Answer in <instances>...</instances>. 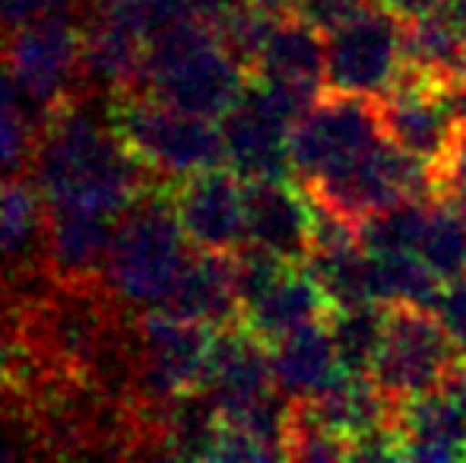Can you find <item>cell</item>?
Returning a JSON list of instances; mask_svg holds the SVG:
<instances>
[{"instance_id": "obj_32", "label": "cell", "mask_w": 466, "mask_h": 463, "mask_svg": "<svg viewBox=\"0 0 466 463\" xmlns=\"http://www.w3.org/2000/svg\"><path fill=\"white\" fill-rule=\"evenodd\" d=\"M356 4H365V0H356Z\"/></svg>"}, {"instance_id": "obj_13", "label": "cell", "mask_w": 466, "mask_h": 463, "mask_svg": "<svg viewBox=\"0 0 466 463\" xmlns=\"http://www.w3.org/2000/svg\"><path fill=\"white\" fill-rule=\"evenodd\" d=\"M314 204L301 185L258 181L248 185V245L277 254L289 264H305L311 254Z\"/></svg>"}, {"instance_id": "obj_30", "label": "cell", "mask_w": 466, "mask_h": 463, "mask_svg": "<svg viewBox=\"0 0 466 463\" xmlns=\"http://www.w3.org/2000/svg\"><path fill=\"white\" fill-rule=\"evenodd\" d=\"M83 0H51V10H83Z\"/></svg>"}, {"instance_id": "obj_18", "label": "cell", "mask_w": 466, "mask_h": 463, "mask_svg": "<svg viewBox=\"0 0 466 463\" xmlns=\"http://www.w3.org/2000/svg\"><path fill=\"white\" fill-rule=\"evenodd\" d=\"M397 428L406 460H466V422L444 384L400 403Z\"/></svg>"}, {"instance_id": "obj_21", "label": "cell", "mask_w": 466, "mask_h": 463, "mask_svg": "<svg viewBox=\"0 0 466 463\" xmlns=\"http://www.w3.org/2000/svg\"><path fill=\"white\" fill-rule=\"evenodd\" d=\"M406 70L422 76L431 86L451 89L466 80V35L451 29L441 16L422 13L406 19Z\"/></svg>"}, {"instance_id": "obj_7", "label": "cell", "mask_w": 466, "mask_h": 463, "mask_svg": "<svg viewBox=\"0 0 466 463\" xmlns=\"http://www.w3.org/2000/svg\"><path fill=\"white\" fill-rule=\"evenodd\" d=\"M406 19L365 4L327 32V89L384 99L406 70Z\"/></svg>"}, {"instance_id": "obj_17", "label": "cell", "mask_w": 466, "mask_h": 463, "mask_svg": "<svg viewBox=\"0 0 466 463\" xmlns=\"http://www.w3.org/2000/svg\"><path fill=\"white\" fill-rule=\"evenodd\" d=\"M45 232H48V204L35 178L23 172L0 175V260L10 267V277L25 283L32 273H45Z\"/></svg>"}, {"instance_id": "obj_27", "label": "cell", "mask_w": 466, "mask_h": 463, "mask_svg": "<svg viewBox=\"0 0 466 463\" xmlns=\"http://www.w3.org/2000/svg\"><path fill=\"white\" fill-rule=\"evenodd\" d=\"M435 187H438V197L466 206V124L461 127V134H457L451 153L444 156V162L435 166Z\"/></svg>"}, {"instance_id": "obj_28", "label": "cell", "mask_w": 466, "mask_h": 463, "mask_svg": "<svg viewBox=\"0 0 466 463\" xmlns=\"http://www.w3.org/2000/svg\"><path fill=\"white\" fill-rule=\"evenodd\" d=\"M378 4H384L387 10H393L397 16L412 19V16H422V13L435 10L438 0H378Z\"/></svg>"}, {"instance_id": "obj_2", "label": "cell", "mask_w": 466, "mask_h": 463, "mask_svg": "<svg viewBox=\"0 0 466 463\" xmlns=\"http://www.w3.org/2000/svg\"><path fill=\"white\" fill-rule=\"evenodd\" d=\"M172 181H159L117 219L105 267V292L134 315L166 308L190 264V241L168 197Z\"/></svg>"}, {"instance_id": "obj_11", "label": "cell", "mask_w": 466, "mask_h": 463, "mask_svg": "<svg viewBox=\"0 0 466 463\" xmlns=\"http://www.w3.org/2000/svg\"><path fill=\"white\" fill-rule=\"evenodd\" d=\"M117 219L98 213L48 210L45 279L57 286H102L115 245Z\"/></svg>"}, {"instance_id": "obj_4", "label": "cell", "mask_w": 466, "mask_h": 463, "mask_svg": "<svg viewBox=\"0 0 466 463\" xmlns=\"http://www.w3.org/2000/svg\"><path fill=\"white\" fill-rule=\"evenodd\" d=\"M105 115L127 153L156 181H178L226 162V136L213 117L181 112L137 89L108 96Z\"/></svg>"}, {"instance_id": "obj_23", "label": "cell", "mask_w": 466, "mask_h": 463, "mask_svg": "<svg viewBox=\"0 0 466 463\" xmlns=\"http://www.w3.org/2000/svg\"><path fill=\"white\" fill-rule=\"evenodd\" d=\"M429 197H403L359 219V245L369 254H416L431 216Z\"/></svg>"}, {"instance_id": "obj_22", "label": "cell", "mask_w": 466, "mask_h": 463, "mask_svg": "<svg viewBox=\"0 0 466 463\" xmlns=\"http://www.w3.org/2000/svg\"><path fill=\"white\" fill-rule=\"evenodd\" d=\"M387 317H390V305H380V302L330 308L327 327H330L339 365H343L346 371L371 375L374 362H378L380 349H384Z\"/></svg>"}, {"instance_id": "obj_16", "label": "cell", "mask_w": 466, "mask_h": 463, "mask_svg": "<svg viewBox=\"0 0 466 463\" xmlns=\"http://www.w3.org/2000/svg\"><path fill=\"white\" fill-rule=\"evenodd\" d=\"M251 76L320 96L327 86V32L301 13L279 16Z\"/></svg>"}, {"instance_id": "obj_3", "label": "cell", "mask_w": 466, "mask_h": 463, "mask_svg": "<svg viewBox=\"0 0 466 463\" xmlns=\"http://www.w3.org/2000/svg\"><path fill=\"white\" fill-rule=\"evenodd\" d=\"M251 74L226 48L219 32L190 16L149 38L137 93L181 112L222 121L245 96Z\"/></svg>"}, {"instance_id": "obj_24", "label": "cell", "mask_w": 466, "mask_h": 463, "mask_svg": "<svg viewBox=\"0 0 466 463\" xmlns=\"http://www.w3.org/2000/svg\"><path fill=\"white\" fill-rule=\"evenodd\" d=\"M416 254L444 283L466 273V206L435 197L429 226H425Z\"/></svg>"}, {"instance_id": "obj_15", "label": "cell", "mask_w": 466, "mask_h": 463, "mask_svg": "<svg viewBox=\"0 0 466 463\" xmlns=\"http://www.w3.org/2000/svg\"><path fill=\"white\" fill-rule=\"evenodd\" d=\"M147 38L127 23L98 13H83V80L86 93H115L137 89L147 61Z\"/></svg>"}, {"instance_id": "obj_14", "label": "cell", "mask_w": 466, "mask_h": 463, "mask_svg": "<svg viewBox=\"0 0 466 463\" xmlns=\"http://www.w3.org/2000/svg\"><path fill=\"white\" fill-rule=\"evenodd\" d=\"M327 315H330V302L314 273L305 264H289L267 289H260L251 302L241 305L238 321L267 347H273L286 334L324 321Z\"/></svg>"}, {"instance_id": "obj_1", "label": "cell", "mask_w": 466, "mask_h": 463, "mask_svg": "<svg viewBox=\"0 0 466 463\" xmlns=\"http://www.w3.org/2000/svg\"><path fill=\"white\" fill-rule=\"evenodd\" d=\"M32 178L48 210L98 213L121 219L159 181L127 153L121 136L98 117L93 96L80 93L38 115Z\"/></svg>"}, {"instance_id": "obj_10", "label": "cell", "mask_w": 466, "mask_h": 463, "mask_svg": "<svg viewBox=\"0 0 466 463\" xmlns=\"http://www.w3.org/2000/svg\"><path fill=\"white\" fill-rule=\"evenodd\" d=\"M378 108L387 140L429 162L431 168L441 166L463 127L448 99V89L431 86L412 70H403L390 93L378 99Z\"/></svg>"}, {"instance_id": "obj_5", "label": "cell", "mask_w": 466, "mask_h": 463, "mask_svg": "<svg viewBox=\"0 0 466 463\" xmlns=\"http://www.w3.org/2000/svg\"><path fill=\"white\" fill-rule=\"evenodd\" d=\"M384 140L378 99L327 89L289 130L292 172L301 187L320 185L356 166Z\"/></svg>"}, {"instance_id": "obj_12", "label": "cell", "mask_w": 466, "mask_h": 463, "mask_svg": "<svg viewBox=\"0 0 466 463\" xmlns=\"http://www.w3.org/2000/svg\"><path fill=\"white\" fill-rule=\"evenodd\" d=\"M277 390L270 347L254 337L241 321L216 327L213 356H209L207 394L219 416H232Z\"/></svg>"}, {"instance_id": "obj_25", "label": "cell", "mask_w": 466, "mask_h": 463, "mask_svg": "<svg viewBox=\"0 0 466 463\" xmlns=\"http://www.w3.org/2000/svg\"><path fill=\"white\" fill-rule=\"evenodd\" d=\"M38 127L16 102V83L0 61V175H16L32 166Z\"/></svg>"}, {"instance_id": "obj_29", "label": "cell", "mask_w": 466, "mask_h": 463, "mask_svg": "<svg viewBox=\"0 0 466 463\" xmlns=\"http://www.w3.org/2000/svg\"><path fill=\"white\" fill-rule=\"evenodd\" d=\"M254 6L267 13H277V16H286V13H299L301 0H254Z\"/></svg>"}, {"instance_id": "obj_19", "label": "cell", "mask_w": 466, "mask_h": 463, "mask_svg": "<svg viewBox=\"0 0 466 463\" xmlns=\"http://www.w3.org/2000/svg\"><path fill=\"white\" fill-rule=\"evenodd\" d=\"M273 381L289 400H314L333 377L343 371L333 347L330 327L324 321H314L308 327H299L286 334L270 347Z\"/></svg>"}, {"instance_id": "obj_31", "label": "cell", "mask_w": 466, "mask_h": 463, "mask_svg": "<svg viewBox=\"0 0 466 463\" xmlns=\"http://www.w3.org/2000/svg\"><path fill=\"white\" fill-rule=\"evenodd\" d=\"M111 4V0H83V10H93V6H105Z\"/></svg>"}, {"instance_id": "obj_8", "label": "cell", "mask_w": 466, "mask_h": 463, "mask_svg": "<svg viewBox=\"0 0 466 463\" xmlns=\"http://www.w3.org/2000/svg\"><path fill=\"white\" fill-rule=\"evenodd\" d=\"M461 362L463 356L457 352L435 311L390 305L384 349L374 362L371 377L393 403L441 388L444 377Z\"/></svg>"}, {"instance_id": "obj_6", "label": "cell", "mask_w": 466, "mask_h": 463, "mask_svg": "<svg viewBox=\"0 0 466 463\" xmlns=\"http://www.w3.org/2000/svg\"><path fill=\"white\" fill-rule=\"evenodd\" d=\"M55 10L19 25L4 45L0 61L38 115L70 96L86 93L83 80V16Z\"/></svg>"}, {"instance_id": "obj_9", "label": "cell", "mask_w": 466, "mask_h": 463, "mask_svg": "<svg viewBox=\"0 0 466 463\" xmlns=\"http://www.w3.org/2000/svg\"><path fill=\"white\" fill-rule=\"evenodd\" d=\"M168 197L194 251L235 254L248 245V181L232 168L216 166L172 181Z\"/></svg>"}, {"instance_id": "obj_26", "label": "cell", "mask_w": 466, "mask_h": 463, "mask_svg": "<svg viewBox=\"0 0 466 463\" xmlns=\"http://www.w3.org/2000/svg\"><path fill=\"white\" fill-rule=\"evenodd\" d=\"M435 315L441 321V327L448 330V337L454 340L457 352L466 358V273L444 283L435 305Z\"/></svg>"}, {"instance_id": "obj_20", "label": "cell", "mask_w": 466, "mask_h": 463, "mask_svg": "<svg viewBox=\"0 0 466 463\" xmlns=\"http://www.w3.org/2000/svg\"><path fill=\"white\" fill-rule=\"evenodd\" d=\"M168 315L200 321L209 327H226L238 321V289H235V254L197 251L190 257L175 296L168 298Z\"/></svg>"}]
</instances>
